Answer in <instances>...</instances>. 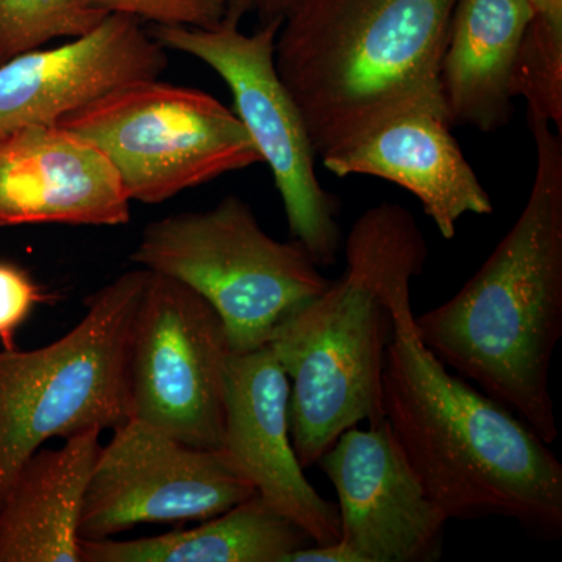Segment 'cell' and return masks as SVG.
Wrapping results in <instances>:
<instances>
[{
	"instance_id": "cell-14",
	"label": "cell",
	"mask_w": 562,
	"mask_h": 562,
	"mask_svg": "<svg viewBox=\"0 0 562 562\" xmlns=\"http://www.w3.org/2000/svg\"><path fill=\"white\" fill-rule=\"evenodd\" d=\"M131 203L109 158L76 133L55 124L0 136V227H116Z\"/></svg>"
},
{
	"instance_id": "cell-9",
	"label": "cell",
	"mask_w": 562,
	"mask_h": 562,
	"mask_svg": "<svg viewBox=\"0 0 562 562\" xmlns=\"http://www.w3.org/2000/svg\"><path fill=\"white\" fill-rule=\"evenodd\" d=\"M232 353L213 306L181 281L150 272L128 351V419L217 452Z\"/></svg>"
},
{
	"instance_id": "cell-7",
	"label": "cell",
	"mask_w": 562,
	"mask_h": 562,
	"mask_svg": "<svg viewBox=\"0 0 562 562\" xmlns=\"http://www.w3.org/2000/svg\"><path fill=\"white\" fill-rule=\"evenodd\" d=\"M57 125L94 144L131 201L147 205L262 162L235 111L158 79L124 85Z\"/></svg>"
},
{
	"instance_id": "cell-5",
	"label": "cell",
	"mask_w": 562,
	"mask_h": 562,
	"mask_svg": "<svg viewBox=\"0 0 562 562\" xmlns=\"http://www.w3.org/2000/svg\"><path fill=\"white\" fill-rule=\"evenodd\" d=\"M149 273L133 269L92 294L83 319L57 341L0 351V501L49 439L128 419V351Z\"/></svg>"
},
{
	"instance_id": "cell-23",
	"label": "cell",
	"mask_w": 562,
	"mask_h": 562,
	"mask_svg": "<svg viewBox=\"0 0 562 562\" xmlns=\"http://www.w3.org/2000/svg\"><path fill=\"white\" fill-rule=\"evenodd\" d=\"M250 11H255L260 18V24L286 20L297 9L303 0H246Z\"/></svg>"
},
{
	"instance_id": "cell-6",
	"label": "cell",
	"mask_w": 562,
	"mask_h": 562,
	"mask_svg": "<svg viewBox=\"0 0 562 562\" xmlns=\"http://www.w3.org/2000/svg\"><path fill=\"white\" fill-rule=\"evenodd\" d=\"M131 260L205 299L236 353L266 346L281 322L331 283L302 243L272 238L236 195L151 222Z\"/></svg>"
},
{
	"instance_id": "cell-22",
	"label": "cell",
	"mask_w": 562,
	"mask_h": 562,
	"mask_svg": "<svg viewBox=\"0 0 562 562\" xmlns=\"http://www.w3.org/2000/svg\"><path fill=\"white\" fill-rule=\"evenodd\" d=\"M44 301L38 284L16 266L0 262V341L3 349H16L14 335L33 306Z\"/></svg>"
},
{
	"instance_id": "cell-12",
	"label": "cell",
	"mask_w": 562,
	"mask_h": 562,
	"mask_svg": "<svg viewBox=\"0 0 562 562\" xmlns=\"http://www.w3.org/2000/svg\"><path fill=\"white\" fill-rule=\"evenodd\" d=\"M288 405L290 382L268 344L243 353L233 351L217 453L314 543L339 541L338 505L321 497L306 479L292 447Z\"/></svg>"
},
{
	"instance_id": "cell-10",
	"label": "cell",
	"mask_w": 562,
	"mask_h": 562,
	"mask_svg": "<svg viewBox=\"0 0 562 562\" xmlns=\"http://www.w3.org/2000/svg\"><path fill=\"white\" fill-rule=\"evenodd\" d=\"M257 494L220 453L127 419L101 447L81 506L80 538L109 539L140 524L211 519Z\"/></svg>"
},
{
	"instance_id": "cell-20",
	"label": "cell",
	"mask_w": 562,
	"mask_h": 562,
	"mask_svg": "<svg viewBox=\"0 0 562 562\" xmlns=\"http://www.w3.org/2000/svg\"><path fill=\"white\" fill-rule=\"evenodd\" d=\"M109 13L88 0H0V63L94 31Z\"/></svg>"
},
{
	"instance_id": "cell-19",
	"label": "cell",
	"mask_w": 562,
	"mask_h": 562,
	"mask_svg": "<svg viewBox=\"0 0 562 562\" xmlns=\"http://www.w3.org/2000/svg\"><path fill=\"white\" fill-rule=\"evenodd\" d=\"M531 20L525 32L513 95L527 102L528 116L562 133V0H525Z\"/></svg>"
},
{
	"instance_id": "cell-3",
	"label": "cell",
	"mask_w": 562,
	"mask_h": 562,
	"mask_svg": "<svg viewBox=\"0 0 562 562\" xmlns=\"http://www.w3.org/2000/svg\"><path fill=\"white\" fill-rule=\"evenodd\" d=\"M344 251L342 276L281 322L268 342L290 382L291 442L305 471L344 431L383 419L391 299L420 276L428 258L413 214L392 202L355 221Z\"/></svg>"
},
{
	"instance_id": "cell-11",
	"label": "cell",
	"mask_w": 562,
	"mask_h": 562,
	"mask_svg": "<svg viewBox=\"0 0 562 562\" xmlns=\"http://www.w3.org/2000/svg\"><path fill=\"white\" fill-rule=\"evenodd\" d=\"M338 494L341 541L357 562L441 560L446 514L428 497L387 420L349 428L317 464Z\"/></svg>"
},
{
	"instance_id": "cell-15",
	"label": "cell",
	"mask_w": 562,
	"mask_h": 562,
	"mask_svg": "<svg viewBox=\"0 0 562 562\" xmlns=\"http://www.w3.org/2000/svg\"><path fill=\"white\" fill-rule=\"evenodd\" d=\"M450 128L443 109L405 111L321 158L322 165L339 179L369 176L405 188L419 199L442 238L453 239L462 216L491 214L494 205Z\"/></svg>"
},
{
	"instance_id": "cell-17",
	"label": "cell",
	"mask_w": 562,
	"mask_h": 562,
	"mask_svg": "<svg viewBox=\"0 0 562 562\" xmlns=\"http://www.w3.org/2000/svg\"><path fill=\"white\" fill-rule=\"evenodd\" d=\"M531 13L525 0H457L439 70L452 125L491 133L513 114V79Z\"/></svg>"
},
{
	"instance_id": "cell-1",
	"label": "cell",
	"mask_w": 562,
	"mask_h": 562,
	"mask_svg": "<svg viewBox=\"0 0 562 562\" xmlns=\"http://www.w3.org/2000/svg\"><path fill=\"white\" fill-rule=\"evenodd\" d=\"M391 312L380 403L428 497L449 520L505 517L538 538H560L562 464L549 443L425 347L412 283L395 290Z\"/></svg>"
},
{
	"instance_id": "cell-8",
	"label": "cell",
	"mask_w": 562,
	"mask_h": 562,
	"mask_svg": "<svg viewBox=\"0 0 562 562\" xmlns=\"http://www.w3.org/2000/svg\"><path fill=\"white\" fill-rule=\"evenodd\" d=\"M249 10L246 0H228L220 24L210 29L154 25L150 35L166 50L181 52L210 66L227 85L235 114L271 168L283 201L292 238L302 243L319 268L338 260L341 246L338 202L316 173L308 128L276 66L281 21L247 35L239 29Z\"/></svg>"
},
{
	"instance_id": "cell-18",
	"label": "cell",
	"mask_w": 562,
	"mask_h": 562,
	"mask_svg": "<svg viewBox=\"0 0 562 562\" xmlns=\"http://www.w3.org/2000/svg\"><path fill=\"white\" fill-rule=\"evenodd\" d=\"M299 525L250 495L191 530L135 541H80L81 562H286L312 546Z\"/></svg>"
},
{
	"instance_id": "cell-4",
	"label": "cell",
	"mask_w": 562,
	"mask_h": 562,
	"mask_svg": "<svg viewBox=\"0 0 562 562\" xmlns=\"http://www.w3.org/2000/svg\"><path fill=\"white\" fill-rule=\"evenodd\" d=\"M457 0H303L276 66L317 158L405 111L443 109L439 70ZM447 111V110H446Z\"/></svg>"
},
{
	"instance_id": "cell-21",
	"label": "cell",
	"mask_w": 562,
	"mask_h": 562,
	"mask_svg": "<svg viewBox=\"0 0 562 562\" xmlns=\"http://www.w3.org/2000/svg\"><path fill=\"white\" fill-rule=\"evenodd\" d=\"M105 13L124 14L154 25L210 29L220 24L228 0H88Z\"/></svg>"
},
{
	"instance_id": "cell-2",
	"label": "cell",
	"mask_w": 562,
	"mask_h": 562,
	"mask_svg": "<svg viewBox=\"0 0 562 562\" xmlns=\"http://www.w3.org/2000/svg\"><path fill=\"white\" fill-rule=\"evenodd\" d=\"M528 122L536 171L522 213L468 283L414 325L447 369L550 446L560 438L550 369L562 336V133Z\"/></svg>"
},
{
	"instance_id": "cell-16",
	"label": "cell",
	"mask_w": 562,
	"mask_h": 562,
	"mask_svg": "<svg viewBox=\"0 0 562 562\" xmlns=\"http://www.w3.org/2000/svg\"><path fill=\"white\" fill-rule=\"evenodd\" d=\"M102 430L25 461L0 501V562H81L80 517Z\"/></svg>"
},
{
	"instance_id": "cell-13",
	"label": "cell",
	"mask_w": 562,
	"mask_h": 562,
	"mask_svg": "<svg viewBox=\"0 0 562 562\" xmlns=\"http://www.w3.org/2000/svg\"><path fill=\"white\" fill-rule=\"evenodd\" d=\"M166 52L138 20L111 13L61 46L14 55L0 63V136L55 125L124 85L160 79Z\"/></svg>"
}]
</instances>
